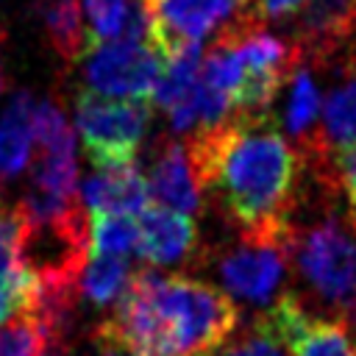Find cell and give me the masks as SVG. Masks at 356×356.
<instances>
[{
  "instance_id": "6da1fadb",
  "label": "cell",
  "mask_w": 356,
  "mask_h": 356,
  "mask_svg": "<svg viewBox=\"0 0 356 356\" xmlns=\"http://www.w3.org/2000/svg\"><path fill=\"white\" fill-rule=\"evenodd\" d=\"M200 192L211 189L239 231L286 225L300 175V153L270 114H234L186 139Z\"/></svg>"
},
{
  "instance_id": "7a4b0ae2",
  "label": "cell",
  "mask_w": 356,
  "mask_h": 356,
  "mask_svg": "<svg viewBox=\"0 0 356 356\" xmlns=\"http://www.w3.org/2000/svg\"><path fill=\"white\" fill-rule=\"evenodd\" d=\"M239 328L236 303L217 286L134 273L114 312L97 325V342L134 356H211Z\"/></svg>"
},
{
  "instance_id": "3957f363",
  "label": "cell",
  "mask_w": 356,
  "mask_h": 356,
  "mask_svg": "<svg viewBox=\"0 0 356 356\" xmlns=\"http://www.w3.org/2000/svg\"><path fill=\"white\" fill-rule=\"evenodd\" d=\"M292 259L312 292L356 331V234L339 220H320L292 231Z\"/></svg>"
},
{
  "instance_id": "277c9868",
  "label": "cell",
  "mask_w": 356,
  "mask_h": 356,
  "mask_svg": "<svg viewBox=\"0 0 356 356\" xmlns=\"http://www.w3.org/2000/svg\"><path fill=\"white\" fill-rule=\"evenodd\" d=\"M292 259V225L239 231V239L220 250L214 267L220 284L236 300L270 306L284 284Z\"/></svg>"
},
{
  "instance_id": "5b68a950",
  "label": "cell",
  "mask_w": 356,
  "mask_h": 356,
  "mask_svg": "<svg viewBox=\"0 0 356 356\" xmlns=\"http://www.w3.org/2000/svg\"><path fill=\"white\" fill-rule=\"evenodd\" d=\"M75 122L95 167L134 161L150 122V100L108 97L83 89L75 100Z\"/></svg>"
},
{
  "instance_id": "8992f818",
  "label": "cell",
  "mask_w": 356,
  "mask_h": 356,
  "mask_svg": "<svg viewBox=\"0 0 356 356\" xmlns=\"http://www.w3.org/2000/svg\"><path fill=\"white\" fill-rule=\"evenodd\" d=\"M161 75V56L150 42L108 39L83 53V81L92 92L128 100H153Z\"/></svg>"
},
{
  "instance_id": "52a82bcc",
  "label": "cell",
  "mask_w": 356,
  "mask_h": 356,
  "mask_svg": "<svg viewBox=\"0 0 356 356\" xmlns=\"http://www.w3.org/2000/svg\"><path fill=\"white\" fill-rule=\"evenodd\" d=\"M150 14V44L164 58L186 42H200L248 11V0H142Z\"/></svg>"
},
{
  "instance_id": "ba28073f",
  "label": "cell",
  "mask_w": 356,
  "mask_h": 356,
  "mask_svg": "<svg viewBox=\"0 0 356 356\" xmlns=\"http://www.w3.org/2000/svg\"><path fill=\"white\" fill-rule=\"evenodd\" d=\"M356 31V0H306L292 22L300 58H328Z\"/></svg>"
},
{
  "instance_id": "9c48e42d",
  "label": "cell",
  "mask_w": 356,
  "mask_h": 356,
  "mask_svg": "<svg viewBox=\"0 0 356 356\" xmlns=\"http://www.w3.org/2000/svg\"><path fill=\"white\" fill-rule=\"evenodd\" d=\"M81 203L92 214L139 217L150 206V186L134 161L97 164L95 172L83 181Z\"/></svg>"
},
{
  "instance_id": "30bf717a",
  "label": "cell",
  "mask_w": 356,
  "mask_h": 356,
  "mask_svg": "<svg viewBox=\"0 0 356 356\" xmlns=\"http://www.w3.org/2000/svg\"><path fill=\"white\" fill-rule=\"evenodd\" d=\"M356 139V58L342 61L339 75L334 78L323 100V122L300 145L303 159H317L325 150Z\"/></svg>"
},
{
  "instance_id": "8fae6325",
  "label": "cell",
  "mask_w": 356,
  "mask_h": 356,
  "mask_svg": "<svg viewBox=\"0 0 356 356\" xmlns=\"http://www.w3.org/2000/svg\"><path fill=\"white\" fill-rule=\"evenodd\" d=\"M136 253L150 264H175L195 253L197 228L189 214L150 203L139 217Z\"/></svg>"
},
{
  "instance_id": "7c38bea8",
  "label": "cell",
  "mask_w": 356,
  "mask_h": 356,
  "mask_svg": "<svg viewBox=\"0 0 356 356\" xmlns=\"http://www.w3.org/2000/svg\"><path fill=\"white\" fill-rule=\"evenodd\" d=\"M147 186H150V200H156L159 206L175 209V211L189 214V217L200 209V195L203 192H200L186 142L161 145L159 156L153 159Z\"/></svg>"
},
{
  "instance_id": "4fadbf2b",
  "label": "cell",
  "mask_w": 356,
  "mask_h": 356,
  "mask_svg": "<svg viewBox=\"0 0 356 356\" xmlns=\"http://www.w3.org/2000/svg\"><path fill=\"white\" fill-rule=\"evenodd\" d=\"M33 111H36V100L31 92L8 95L6 106L0 108V189L11 178H17L31 161Z\"/></svg>"
},
{
  "instance_id": "5bb4252c",
  "label": "cell",
  "mask_w": 356,
  "mask_h": 356,
  "mask_svg": "<svg viewBox=\"0 0 356 356\" xmlns=\"http://www.w3.org/2000/svg\"><path fill=\"white\" fill-rule=\"evenodd\" d=\"M39 17L50 39V47L56 50L58 58L81 61L83 53L92 47L83 0H42Z\"/></svg>"
},
{
  "instance_id": "9a60e30c",
  "label": "cell",
  "mask_w": 356,
  "mask_h": 356,
  "mask_svg": "<svg viewBox=\"0 0 356 356\" xmlns=\"http://www.w3.org/2000/svg\"><path fill=\"white\" fill-rule=\"evenodd\" d=\"M292 356H356L350 331L339 320L306 317L289 342Z\"/></svg>"
},
{
  "instance_id": "2e32d148",
  "label": "cell",
  "mask_w": 356,
  "mask_h": 356,
  "mask_svg": "<svg viewBox=\"0 0 356 356\" xmlns=\"http://www.w3.org/2000/svg\"><path fill=\"white\" fill-rule=\"evenodd\" d=\"M131 267L122 256H103L95 253L92 261H86L81 284H78V295L83 300H89L92 306H108L111 300H117L128 281H131Z\"/></svg>"
},
{
  "instance_id": "e0dca14e",
  "label": "cell",
  "mask_w": 356,
  "mask_h": 356,
  "mask_svg": "<svg viewBox=\"0 0 356 356\" xmlns=\"http://www.w3.org/2000/svg\"><path fill=\"white\" fill-rule=\"evenodd\" d=\"M317 114H320V92L314 86L312 72L300 61L289 75V95H286V106H284L286 134L295 136L298 142H303L314 131Z\"/></svg>"
},
{
  "instance_id": "ac0fdd59",
  "label": "cell",
  "mask_w": 356,
  "mask_h": 356,
  "mask_svg": "<svg viewBox=\"0 0 356 356\" xmlns=\"http://www.w3.org/2000/svg\"><path fill=\"white\" fill-rule=\"evenodd\" d=\"M309 164L314 167L320 184L331 192H339L353 211L356 209V139L337 145L317 159H309Z\"/></svg>"
},
{
  "instance_id": "d6986e66",
  "label": "cell",
  "mask_w": 356,
  "mask_h": 356,
  "mask_svg": "<svg viewBox=\"0 0 356 356\" xmlns=\"http://www.w3.org/2000/svg\"><path fill=\"white\" fill-rule=\"evenodd\" d=\"M92 250L103 256H128L139 248V220L128 214H92Z\"/></svg>"
},
{
  "instance_id": "ffe728a7",
  "label": "cell",
  "mask_w": 356,
  "mask_h": 356,
  "mask_svg": "<svg viewBox=\"0 0 356 356\" xmlns=\"http://www.w3.org/2000/svg\"><path fill=\"white\" fill-rule=\"evenodd\" d=\"M211 356H292V350L284 331L264 312L253 320V325L242 337L225 342V348H217Z\"/></svg>"
},
{
  "instance_id": "44dd1931",
  "label": "cell",
  "mask_w": 356,
  "mask_h": 356,
  "mask_svg": "<svg viewBox=\"0 0 356 356\" xmlns=\"http://www.w3.org/2000/svg\"><path fill=\"white\" fill-rule=\"evenodd\" d=\"M0 356H50L44 328L33 312H22L0 325Z\"/></svg>"
},
{
  "instance_id": "7402d4cb",
  "label": "cell",
  "mask_w": 356,
  "mask_h": 356,
  "mask_svg": "<svg viewBox=\"0 0 356 356\" xmlns=\"http://www.w3.org/2000/svg\"><path fill=\"white\" fill-rule=\"evenodd\" d=\"M131 6H134V0H83L92 44L117 39L122 33Z\"/></svg>"
},
{
  "instance_id": "603a6c76",
  "label": "cell",
  "mask_w": 356,
  "mask_h": 356,
  "mask_svg": "<svg viewBox=\"0 0 356 356\" xmlns=\"http://www.w3.org/2000/svg\"><path fill=\"white\" fill-rule=\"evenodd\" d=\"M306 0H248V14L253 19H278L292 11H298Z\"/></svg>"
},
{
  "instance_id": "cb8c5ba5",
  "label": "cell",
  "mask_w": 356,
  "mask_h": 356,
  "mask_svg": "<svg viewBox=\"0 0 356 356\" xmlns=\"http://www.w3.org/2000/svg\"><path fill=\"white\" fill-rule=\"evenodd\" d=\"M100 345V342H97ZM97 356H134V353H128V350H122V348H114V345H100V353Z\"/></svg>"
},
{
  "instance_id": "d4e9b609",
  "label": "cell",
  "mask_w": 356,
  "mask_h": 356,
  "mask_svg": "<svg viewBox=\"0 0 356 356\" xmlns=\"http://www.w3.org/2000/svg\"><path fill=\"white\" fill-rule=\"evenodd\" d=\"M6 89V67H3V33H0V95Z\"/></svg>"
},
{
  "instance_id": "484cf974",
  "label": "cell",
  "mask_w": 356,
  "mask_h": 356,
  "mask_svg": "<svg viewBox=\"0 0 356 356\" xmlns=\"http://www.w3.org/2000/svg\"><path fill=\"white\" fill-rule=\"evenodd\" d=\"M350 228H353V234H356V209L350 211Z\"/></svg>"
}]
</instances>
